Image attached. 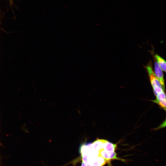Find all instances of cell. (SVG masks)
Instances as JSON below:
<instances>
[{"instance_id":"obj_6","label":"cell","mask_w":166,"mask_h":166,"mask_svg":"<svg viewBox=\"0 0 166 166\" xmlns=\"http://www.w3.org/2000/svg\"><path fill=\"white\" fill-rule=\"evenodd\" d=\"M81 166H90V165L86 164L84 163L83 162H82Z\"/></svg>"},{"instance_id":"obj_4","label":"cell","mask_w":166,"mask_h":166,"mask_svg":"<svg viewBox=\"0 0 166 166\" xmlns=\"http://www.w3.org/2000/svg\"><path fill=\"white\" fill-rule=\"evenodd\" d=\"M155 74L160 82L162 85L165 88L164 76L162 70L159 65L156 61H155L154 64Z\"/></svg>"},{"instance_id":"obj_1","label":"cell","mask_w":166,"mask_h":166,"mask_svg":"<svg viewBox=\"0 0 166 166\" xmlns=\"http://www.w3.org/2000/svg\"><path fill=\"white\" fill-rule=\"evenodd\" d=\"M146 69L149 75L150 82L153 88L160 87H164L161 84L160 82L156 77L154 72L151 63H149L146 66Z\"/></svg>"},{"instance_id":"obj_8","label":"cell","mask_w":166,"mask_h":166,"mask_svg":"<svg viewBox=\"0 0 166 166\" xmlns=\"http://www.w3.org/2000/svg\"><path fill=\"white\" fill-rule=\"evenodd\" d=\"M1 157H0V166L1 165Z\"/></svg>"},{"instance_id":"obj_9","label":"cell","mask_w":166,"mask_h":166,"mask_svg":"<svg viewBox=\"0 0 166 166\" xmlns=\"http://www.w3.org/2000/svg\"><path fill=\"white\" fill-rule=\"evenodd\" d=\"M2 145V144L0 143V146Z\"/></svg>"},{"instance_id":"obj_5","label":"cell","mask_w":166,"mask_h":166,"mask_svg":"<svg viewBox=\"0 0 166 166\" xmlns=\"http://www.w3.org/2000/svg\"><path fill=\"white\" fill-rule=\"evenodd\" d=\"M155 57L159 65L162 70L166 72V61L165 60L159 55L156 54Z\"/></svg>"},{"instance_id":"obj_3","label":"cell","mask_w":166,"mask_h":166,"mask_svg":"<svg viewBox=\"0 0 166 166\" xmlns=\"http://www.w3.org/2000/svg\"><path fill=\"white\" fill-rule=\"evenodd\" d=\"M107 162L105 159L99 155L91 159L87 164L90 166H103Z\"/></svg>"},{"instance_id":"obj_2","label":"cell","mask_w":166,"mask_h":166,"mask_svg":"<svg viewBox=\"0 0 166 166\" xmlns=\"http://www.w3.org/2000/svg\"><path fill=\"white\" fill-rule=\"evenodd\" d=\"M99 155L105 159L108 162L112 160L124 161L117 156V153L114 152L109 151L104 149L103 148L99 151Z\"/></svg>"},{"instance_id":"obj_7","label":"cell","mask_w":166,"mask_h":166,"mask_svg":"<svg viewBox=\"0 0 166 166\" xmlns=\"http://www.w3.org/2000/svg\"><path fill=\"white\" fill-rule=\"evenodd\" d=\"M8 0L9 2V3H10V5L11 6H12V5L13 4V0Z\"/></svg>"}]
</instances>
